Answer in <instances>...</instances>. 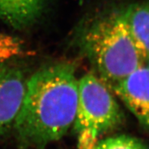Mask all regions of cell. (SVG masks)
<instances>
[{"instance_id":"cell-1","label":"cell","mask_w":149,"mask_h":149,"mask_svg":"<svg viewBox=\"0 0 149 149\" xmlns=\"http://www.w3.org/2000/svg\"><path fill=\"white\" fill-rule=\"evenodd\" d=\"M78 80L68 62L44 67L27 79L13 127L24 148L44 149L66 135L75 119Z\"/></svg>"},{"instance_id":"cell-2","label":"cell","mask_w":149,"mask_h":149,"mask_svg":"<svg viewBox=\"0 0 149 149\" xmlns=\"http://www.w3.org/2000/svg\"><path fill=\"white\" fill-rule=\"evenodd\" d=\"M80 45L99 78L111 89L146 64L120 10L93 20L82 33Z\"/></svg>"},{"instance_id":"cell-3","label":"cell","mask_w":149,"mask_h":149,"mask_svg":"<svg viewBox=\"0 0 149 149\" xmlns=\"http://www.w3.org/2000/svg\"><path fill=\"white\" fill-rule=\"evenodd\" d=\"M124 121L120 107L109 87L94 74L78 80V102L74 130L78 149H93L103 135L113 131Z\"/></svg>"},{"instance_id":"cell-4","label":"cell","mask_w":149,"mask_h":149,"mask_svg":"<svg viewBox=\"0 0 149 149\" xmlns=\"http://www.w3.org/2000/svg\"><path fill=\"white\" fill-rule=\"evenodd\" d=\"M27 79L21 68L0 64V136L14 127L26 92Z\"/></svg>"},{"instance_id":"cell-5","label":"cell","mask_w":149,"mask_h":149,"mask_svg":"<svg viewBox=\"0 0 149 149\" xmlns=\"http://www.w3.org/2000/svg\"><path fill=\"white\" fill-rule=\"evenodd\" d=\"M142 127L149 130V69L146 66L132 72L113 87Z\"/></svg>"},{"instance_id":"cell-6","label":"cell","mask_w":149,"mask_h":149,"mask_svg":"<svg viewBox=\"0 0 149 149\" xmlns=\"http://www.w3.org/2000/svg\"><path fill=\"white\" fill-rule=\"evenodd\" d=\"M48 0H0V19L16 29L36 23L43 13Z\"/></svg>"},{"instance_id":"cell-7","label":"cell","mask_w":149,"mask_h":149,"mask_svg":"<svg viewBox=\"0 0 149 149\" xmlns=\"http://www.w3.org/2000/svg\"><path fill=\"white\" fill-rule=\"evenodd\" d=\"M129 33L145 61L149 57V2H135L120 9Z\"/></svg>"},{"instance_id":"cell-8","label":"cell","mask_w":149,"mask_h":149,"mask_svg":"<svg viewBox=\"0 0 149 149\" xmlns=\"http://www.w3.org/2000/svg\"><path fill=\"white\" fill-rule=\"evenodd\" d=\"M93 149H149V146L134 136L118 135L101 139Z\"/></svg>"},{"instance_id":"cell-9","label":"cell","mask_w":149,"mask_h":149,"mask_svg":"<svg viewBox=\"0 0 149 149\" xmlns=\"http://www.w3.org/2000/svg\"><path fill=\"white\" fill-rule=\"evenodd\" d=\"M24 52V45L20 39L0 33V64L21 56Z\"/></svg>"},{"instance_id":"cell-10","label":"cell","mask_w":149,"mask_h":149,"mask_svg":"<svg viewBox=\"0 0 149 149\" xmlns=\"http://www.w3.org/2000/svg\"><path fill=\"white\" fill-rule=\"evenodd\" d=\"M145 65L149 69V57L147 58V60L146 61V64H145Z\"/></svg>"}]
</instances>
